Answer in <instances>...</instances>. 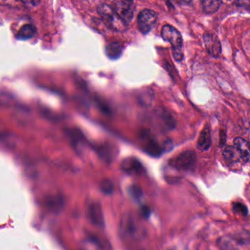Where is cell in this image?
<instances>
[{
  "label": "cell",
  "mask_w": 250,
  "mask_h": 250,
  "mask_svg": "<svg viewBox=\"0 0 250 250\" xmlns=\"http://www.w3.org/2000/svg\"><path fill=\"white\" fill-rule=\"evenodd\" d=\"M36 33V28L31 24H26L20 29L19 32V38L21 40L31 39Z\"/></svg>",
  "instance_id": "16"
},
{
  "label": "cell",
  "mask_w": 250,
  "mask_h": 250,
  "mask_svg": "<svg viewBox=\"0 0 250 250\" xmlns=\"http://www.w3.org/2000/svg\"><path fill=\"white\" fill-rule=\"evenodd\" d=\"M205 46L209 55L214 58L220 56L222 53V46L219 38L213 33H205L203 36Z\"/></svg>",
  "instance_id": "6"
},
{
  "label": "cell",
  "mask_w": 250,
  "mask_h": 250,
  "mask_svg": "<svg viewBox=\"0 0 250 250\" xmlns=\"http://www.w3.org/2000/svg\"><path fill=\"white\" fill-rule=\"evenodd\" d=\"M87 214L90 222L97 227H104V219L102 206L97 203H93L89 206L87 209Z\"/></svg>",
  "instance_id": "7"
},
{
  "label": "cell",
  "mask_w": 250,
  "mask_h": 250,
  "mask_svg": "<svg viewBox=\"0 0 250 250\" xmlns=\"http://www.w3.org/2000/svg\"><path fill=\"white\" fill-rule=\"evenodd\" d=\"M114 11L125 24L131 22L134 17L135 5L131 1H116Z\"/></svg>",
  "instance_id": "5"
},
{
  "label": "cell",
  "mask_w": 250,
  "mask_h": 250,
  "mask_svg": "<svg viewBox=\"0 0 250 250\" xmlns=\"http://www.w3.org/2000/svg\"><path fill=\"white\" fill-rule=\"evenodd\" d=\"M223 156L227 162L230 164L237 163L241 161L238 152L233 146H228L223 151Z\"/></svg>",
  "instance_id": "14"
},
{
  "label": "cell",
  "mask_w": 250,
  "mask_h": 250,
  "mask_svg": "<svg viewBox=\"0 0 250 250\" xmlns=\"http://www.w3.org/2000/svg\"><path fill=\"white\" fill-rule=\"evenodd\" d=\"M97 10L104 22L109 28L117 31H122L126 28V24L117 15L113 8L110 5L106 3L100 4Z\"/></svg>",
  "instance_id": "2"
},
{
  "label": "cell",
  "mask_w": 250,
  "mask_h": 250,
  "mask_svg": "<svg viewBox=\"0 0 250 250\" xmlns=\"http://www.w3.org/2000/svg\"><path fill=\"white\" fill-rule=\"evenodd\" d=\"M161 35L162 39L165 42H169L172 46L175 61H182L184 58V53H183V39L181 33L172 26L165 24L162 27Z\"/></svg>",
  "instance_id": "1"
},
{
  "label": "cell",
  "mask_w": 250,
  "mask_h": 250,
  "mask_svg": "<svg viewBox=\"0 0 250 250\" xmlns=\"http://www.w3.org/2000/svg\"><path fill=\"white\" fill-rule=\"evenodd\" d=\"M121 169L128 174H140L144 171L141 162L135 158H128L124 160Z\"/></svg>",
  "instance_id": "9"
},
{
  "label": "cell",
  "mask_w": 250,
  "mask_h": 250,
  "mask_svg": "<svg viewBox=\"0 0 250 250\" xmlns=\"http://www.w3.org/2000/svg\"><path fill=\"white\" fill-rule=\"evenodd\" d=\"M100 189L104 194L110 195L114 192L115 186L110 180L104 179L100 183Z\"/></svg>",
  "instance_id": "17"
},
{
  "label": "cell",
  "mask_w": 250,
  "mask_h": 250,
  "mask_svg": "<svg viewBox=\"0 0 250 250\" xmlns=\"http://www.w3.org/2000/svg\"><path fill=\"white\" fill-rule=\"evenodd\" d=\"M122 228L124 233L130 236H134L137 232V226L135 222L132 218L128 216H125V219H123Z\"/></svg>",
  "instance_id": "12"
},
{
  "label": "cell",
  "mask_w": 250,
  "mask_h": 250,
  "mask_svg": "<svg viewBox=\"0 0 250 250\" xmlns=\"http://www.w3.org/2000/svg\"><path fill=\"white\" fill-rule=\"evenodd\" d=\"M156 21L157 17L154 11L150 9L143 10L137 18L139 30L143 35L147 34L154 27Z\"/></svg>",
  "instance_id": "4"
},
{
  "label": "cell",
  "mask_w": 250,
  "mask_h": 250,
  "mask_svg": "<svg viewBox=\"0 0 250 250\" xmlns=\"http://www.w3.org/2000/svg\"><path fill=\"white\" fill-rule=\"evenodd\" d=\"M128 193L135 200H140L143 197V191L137 186L133 185L128 188Z\"/></svg>",
  "instance_id": "18"
},
{
  "label": "cell",
  "mask_w": 250,
  "mask_h": 250,
  "mask_svg": "<svg viewBox=\"0 0 250 250\" xmlns=\"http://www.w3.org/2000/svg\"><path fill=\"white\" fill-rule=\"evenodd\" d=\"M169 163L178 170L191 171L197 165V156L192 150H187L173 158Z\"/></svg>",
  "instance_id": "3"
},
{
  "label": "cell",
  "mask_w": 250,
  "mask_h": 250,
  "mask_svg": "<svg viewBox=\"0 0 250 250\" xmlns=\"http://www.w3.org/2000/svg\"><path fill=\"white\" fill-rule=\"evenodd\" d=\"M233 209L235 211L238 213H241L243 215L247 216L248 214V210H247V207L242 203H237L233 205Z\"/></svg>",
  "instance_id": "19"
},
{
  "label": "cell",
  "mask_w": 250,
  "mask_h": 250,
  "mask_svg": "<svg viewBox=\"0 0 250 250\" xmlns=\"http://www.w3.org/2000/svg\"><path fill=\"white\" fill-rule=\"evenodd\" d=\"M150 213V209H149L148 208L143 207V208H142V214H143L145 217H148Z\"/></svg>",
  "instance_id": "20"
},
{
  "label": "cell",
  "mask_w": 250,
  "mask_h": 250,
  "mask_svg": "<svg viewBox=\"0 0 250 250\" xmlns=\"http://www.w3.org/2000/svg\"><path fill=\"white\" fill-rule=\"evenodd\" d=\"M211 145V136H210V127L208 124H206L199 136L197 140V147L202 151H206L210 148Z\"/></svg>",
  "instance_id": "10"
},
{
  "label": "cell",
  "mask_w": 250,
  "mask_h": 250,
  "mask_svg": "<svg viewBox=\"0 0 250 250\" xmlns=\"http://www.w3.org/2000/svg\"><path fill=\"white\" fill-rule=\"evenodd\" d=\"M203 10L206 14H212L216 13L220 8L222 2L220 1H203Z\"/></svg>",
  "instance_id": "15"
},
{
  "label": "cell",
  "mask_w": 250,
  "mask_h": 250,
  "mask_svg": "<svg viewBox=\"0 0 250 250\" xmlns=\"http://www.w3.org/2000/svg\"><path fill=\"white\" fill-rule=\"evenodd\" d=\"M233 147L238 152L241 162L247 163L250 160V145L248 142L241 137H236L234 140Z\"/></svg>",
  "instance_id": "8"
},
{
  "label": "cell",
  "mask_w": 250,
  "mask_h": 250,
  "mask_svg": "<svg viewBox=\"0 0 250 250\" xmlns=\"http://www.w3.org/2000/svg\"><path fill=\"white\" fill-rule=\"evenodd\" d=\"M124 46L118 42H112L106 45V54L110 59H118L122 55Z\"/></svg>",
  "instance_id": "11"
},
{
  "label": "cell",
  "mask_w": 250,
  "mask_h": 250,
  "mask_svg": "<svg viewBox=\"0 0 250 250\" xmlns=\"http://www.w3.org/2000/svg\"><path fill=\"white\" fill-rule=\"evenodd\" d=\"M145 140L147 141L146 146H146L145 149H146V152H147L149 154L152 155V156H157L162 153V150L160 146L158 145L157 143L155 142L153 139L151 138V137H150L148 136L147 138L145 137Z\"/></svg>",
  "instance_id": "13"
}]
</instances>
